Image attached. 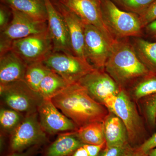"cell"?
<instances>
[{"label":"cell","mask_w":156,"mask_h":156,"mask_svg":"<svg viewBox=\"0 0 156 156\" xmlns=\"http://www.w3.org/2000/svg\"><path fill=\"white\" fill-rule=\"evenodd\" d=\"M11 9L26 14L37 21L48 22V14L44 0H0Z\"/></svg>","instance_id":"d6986e66"},{"label":"cell","mask_w":156,"mask_h":156,"mask_svg":"<svg viewBox=\"0 0 156 156\" xmlns=\"http://www.w3.org/2000/svg\"><path fill=\"white\" fill-rule=\"evenodd\" d=\"M84 24L87 60L96 69H104L115 41L109 38L94 26L84 23Z\"/></svg>","instance_id":"8fae6325"},{"label":"cell","mask_w":156,"mask_h":156,"mask_svg":"<svg viewBox=\"0 0 156 156\" xmlns=\"http://www.w3.org/2000/svg\"><path fill=\"white\" fill-rule=\"evenodd\" d=\"M156 147V132L148 139L146 140L141 145L137 147L141 151L146 154H148L150 151Z\"/></svg>","instance_id":"1f68e13d"},{"label":"cell","mask_w":156,"mask_h":156,"mask_svg":"<svg viewBox=\"0 0 156 156\" xmlns=\"http://www.w3.org/2000/svg\"><path fill=\"white\" fill-rule=\"evenodd\" d=\"M125 156H148V154H146L138 149L137 147H131L128 149Z\"/></svg>","instance_id":"e575fe53"},{"label":"cell","mask_w":156,"mask_h":156,"mask_svg":"<svg viewBox=\"0 0 156 156\" xmlns=\"http://www.w3.org/2000/svg\"><path fill=\"white\" fill-rule=\"evenodd\" d=\"M51 100L78 128L95 122H103L109 112L107 108L94 100L78 83L69 85Z\"/></svg>","instance_id":"6da1fadb"},{"label":"cell","mask_w":156,"mask_h":156,"mask_svg":"<svg viewBox=\"0 0 156 156\" xmlns=\"http://www.w3.org/2000/svg\"><path fill=\"white\" fill-rule=\"evenodd\" d=\"M48 14V30L53 44V51L73 54L66 23L54 7L51 0H44Z\"/></svg>","instance_id":"5bb4252c"},{"label":"cell","mask_w":156,"mask_h":156,"mask_svg":"<svg viewBox=\"0 0 156 156\" xmlns=\"http://www.w3.org/2000/svg\"><path fill=\"white\" fill-rule=\"evenodd\" d=\"M11 9V22L5 29L1 32L0 55L10 50L14 41L48 30V22L37 21L22 12Z\"/></svg>","instance_id":"ba28073f"},{"label":"cell","mask_w":156,"mask_h":156,"mask_svg":"<svg viewBox=\"0 0 156 156\" xmlns=\"http://www.w3.org/2000/svg\"><path fill=\"white\" fill-rule=\"evenodd\" d=\"M51 2L67 25L73 53L88 61L85 53L84 23L76 14L57 0H51Z\"/></svg>","instance_id":"9a60e30c"},{"label":"cell","mask_w":156,"mask_h":156,"mask_svg":"<svg viewBox=\"0 0 156 156\" xmlns=\"http://www.w3.org/2000/svg\"><path fill=\"white\" fill-rule=\"evenodd\" d=\"M106 146V144L101 145L84 144L83 147L87 151L88 156H98L101 151Z\"/></svg>","instance_id":"d6a6232c"},{"label":"cell","mask_w":156,"mask_h":156,"mask_svg":"<svg viewBox=\"0 0 156 156\" xmlns=\"http://www.w3.org/2000/svg\"><path fill=\"white\" fill-rule=\"evenodd\" d=\"M156 93V75L152 74L143 78L133 89L134 99L139 100Z\"/></svg>","instance_id":"d4e9b609"},{"label":"cell","mask_w":156,"mask_h":156,"mask_svg":"<svg viewBox=\"0 0 156 156\" xmlns=\"http://www.w3.org/2000/svg\"><path fill=\"white\" fill-rule=\"evenodd\" d=\"M25 115L9 107L0 110L1 134L9 137L24 119Z\"/></svg>","instance_id":"603a6c76"},{"label":"cell","mask_w":156,"mask_h":156,"mask_svg":"<svg viewBox=\"0 0 156 156\" xmlns=\"http://www.w3.org/2000/svg\"><path fill=\"white\" fill-rule=\"evenodd\" d=\"M1 100L9 108L24 115L37 112L44 99L24 81L0 85Z\"/></svg>","instance_id":"8992f818"},{"label":"cell","mask_w":156,"mask_h":156,"mask_svg":"<svg viewBox=\"0 0 156 156\" xmlns=\"http://www.w3.org/2000/svg\"><path fill=\"white\" fill-rule=\"evenodd\" d=\"M144 27L148 34L156 40V19Z\"/></svg>","instance_id":"836d02e7"},{"label":"cell","mask_w":156,"mask_h":156,"mask_svg":"<svg viewBox=\"0 0 156 156\" xmlns=\"http://www.w3.org/2000/svg\"><path fill=\"white\" fill-rule=\"evenodd\" d=\"M42 146H35L21 152L12 153L5 156H37L42 152Z\"/></svg>","instance_id":"4dcf8cb0"},{"label":"cell","mask_w":156,"mask_h":156,"mask_svg":"<svg viewBox=\"0 0 156 156\" xmlns=\"http://www.w3.org/2000/svg\"><path fill=\"white\" fill-rule=\"evenodd\" d=\"M12 11L8 6L1 3L0 5V30L2 31L5 29L11 21Z\"/></svg>","instance_id":"f1b7e54d"},{"label":"cell","mask_w":156,"mask_h":156,"mask_svg":"<svg viewBox=\"0 0 156 156\" xmlns=\"http://www.w3.org/2000/svg\"><path fill=\"white\" fill-rule=\"evenodd\" d=\"M78 138L84 144H105L103 122H95L78 128L76 131Z\"/></svg>","instance_id":"7402d4cb"},{"label":"cell","mask_w":156,"mask_h":156,"mask_svg":"<svg viewBox=\"0 0 156 156\" xmlns=\"http://www.w3.org/2000/svg\"><path fill=\"white\" fill-rule=\"evenodd\" d=\"M148 156H156V148L153 149L148 153Z\"/></svg>","instance_id":"8d00e7d4"},{"label":"cell","mask_w":156,"mask_h":156,"mask_svg":"<svg viewBox=\"0 0 156 156\" xmlns=\"http://www.w3.org/2000/svg\"><path fill=\"white\" fill-rule=\"evenodd\" d=\"M149 97L144 103L146 119L151 127L156 125V93Z\"/></svg>","instance_id":"4316f807"},{"label":"cell","mask_w":156,"mask_h":156,"mask_svg":"<svg viewBox=\"0 0 156 156\" xmlns=\"http://www.w3.org/2000/svg\"><path fill=\"white\" fill-rule=\"evenodd\" d=\"M78 83L94 100L107 108L122 89L104 69H95Z\"/></svg>","instance_id":"9c48e42d"},{"label":"cell","mask_w":156,"mask_h":156,"mask_svg":"<svg viewBox=\"0 0 156 156\" xmlns=\"http://www.w3.org/2000/svg\"><path fill=\"white\" fill-rule=\"evenodd\" d=\"M108 109L124 123L128 133V143L131 147L140 146L145 141L144 124L136 105L124 89H121Z\"/></svg>","instance_id":"277c9868"},{"label":"cell","mask_w":156,"mask_h":156,"mask_svg":"<svg viewBox=\"0 0 156 156\" xmlns=\"http://www.w3.org/2000/svg\"><path fill=\"white\" fill-rule=\"evenodd\" d=\"M80 17L84 23L99 29L108 37L114 41L104 22L100 0H57Z\"/></svg>","instance_id":"4fadbf2b"},{"label":"cell","mask_w":156,"mask_h":156,"mask_svg":"<svg viewBox=\"0 0 156 156\" xmlns=\"http://www.w3.org/2000/svg\"><path fill=\"white\" fill-rule=\"evenodd\" d=\"M50 70L43 61L30 63L27 65L23 81L33 90L38 92L40 84Z\"/></svg>","instance_id":"cb8c5ba5"},{"label":"cell","mask_w":156,"mask_h":156,"mask_svg":"<svg viewBox=\"0 0 156 156\" xmlns=\"http://www.w3.org/2000/svg\"><path fill=\"white\" fill-rule=\"evenodd\" d=\"M43 62L69 85L78 83L95 69L89 62L74 54L63 52L52 51Z\"/></svg>","instance_id":"52a82bcc"},{"label":"cell","mask_w":156,"mask_h":156,"mask_svg":"<svg viewBox=\"0 0 156 156\" xmlns=\"http://www.w3.org/2000/svg\"><path fill=\"white\" fill-rule=\"evenodd\" d=\"M72 156H88V154L83 146L79 147Z\"/></svg>","instance_id":"d590c367"},{"label":"cell","mask_w":156,"mask_h":156,"mask_svg":"<svg viewBox=\"0 0 156 156\" xmlns=\"http://www.w3.org/2000/svg\"><path fill=\"white\" fill-rule=\"evenodd\" d=\"M126 38L115 39L104 70L122 89L139 79L154 74L140 60Z\"/></svg>","instance_id":"7a4b0ae2"},{"label":"cell","mask_w":156,"mask_h":156,"mask_svg":"<svg viewBox=\"0 0 156 156\" xmlns=\"http://www.w3.org/2000/svg\"><path fill=\"white\" fill-rule=\"evenodd\" d=\"M69 84L55 72L50 69L43 79L38 92L44 99H52Z\"/></svg>","instance_id":"ffe728a7"},{"label":"cell","mask_w":156,"mask_h":156,"mask_svg":"<svg viewBox=\"0 0 156 156\" xmlns=\"http://www.w3.org/2000/svg\"><path fill=\"white\" fill-rule=\"evenodd\" d=\"M48 135L41 126L38 112L26 115L8 137L7 154L23 151L35 146L48 145L50 143Z\"/></svg>","instance_id":"5b68a950"},{"label":"cell","mask_w":156,"mask_h":156,"mask_svg":"<svg viewBox=\"0 0 156 156\" xmlns=\"http://www.w3.org/2000/svg\"><path fill=\"white\" fill-rule=\"evenodd\" d=\"M76 131L58 134L53 142L42 150L41 156H72L83 144L78 138Z\"/></svg>","instance_id":"e0dca14e"},{"label":"cell","mask_w":156,"mask_h":156,"mask_svg":"<svg viewBox=\"0 0 156 156\" xmlns=\"http://www.w3.org/2000/svg\"><path fill=\"white\" fill-rule=\"evenodd\" d=\"M58 109L51 99H44L37 111L43 130L50 135L76 131V125Z\"/></svg>","instance_id":"7c38bea8"},{"label":"cell","mask_w":156,"mask_h":156,"mask_svg":"<svg viewBox=\"0 0 156 156\" xmlns=\"http://www.w3.org/2000/svg\"><path fill=\"white\" fill-rule=\"evenodd\" d=\"M27 64L11 50L0 55V85L24 80Z\"/></svg>","instance_id":"2e32d148"},{"label":"cell","mask_w":156,"mask_h":156,"mask_svg":"<svg viewBox=\"0 0 156 156\" xmlns=\"http://www.w3.org/2000/svg\"><path fill=\"white\" fill-rule=\"evenodd\" d=\"M106 146L126 145L128 143V133L121 119L110 111L103 122Z\"/></svg>","instance_id":"ac0fdd59"},{"label":"cell","mask_w":156,"mask_h":156,"mask_svg":"<svg viewBox=\"0 0 156 156\" xmlns=\"http://www.w3.org/2000/svg\"><path fill=\"white\" fill-rule=\"evenodd\" d=\"M134 41L133 46L137 56L151 72L156 75V41L149 42L139 37Z\"/></svg>","instance_id":"44dd1931"},{"label":"cell","mask_w":156,"mask_h":156,"mask_svg":"<svg viewBox=\"0 0 156 156\" xmlns=\"http://www.w3.org/2000/svg\"><path fill=\"white\" fill-rule=\"evenodd\" d=\"M10 50L14 51L27 65L43 61L53 51V44L49 30L14 41Z\"/></svg>","instance_id":"30bf717a"},{"label":"cell","mask_w":156,"mask_h":156,"mask_svg":"<svg viewBox=\"0 0 156 156\" xmlns=\"http://www.w3.org/2000/svg\"><path fill=\"white\" fill-rule=\"evenodd\" d=\"M100 7L104 22L114 38L141 35L143 27L139 15L123 11L111 0H100Z\"/></svg>","instance_id":"3957f363"},{"label":"cell","mask_w":156,"mask_h":156,"mask_svg":"<svg viewBox=\"0 0 156 156\" xmlns=\"http://www.w3.org/2000/svg\"><path fill=\"white\" fill-rule=\"evenodd\" d=\"M131 147L129 144L112 147L105 146L101 151L98 156H125Z\"/></svg>","instance_id":"83f0119b"},{"label":"cell","mask_w":156,"mask_h":156,"mask_svg":"<svg viewBox=\"0 0 156 156\" xmlns=\"http://www.w3.org/2000/svg\"><path fill=\"white\" fill-rule=\"evenodd\" d=\"M139 17L143 27L156 19V0Z\"/></svg>","instance_id":"f546056e"},{"label":"cell","mask_w":156,"mask_h":156,"mask_svg":"<svg viewBox=\"0 0 156 156\" xmlns=\"http://www.w3.org/2000/svg\"><path fill=\"white\" fill-rule=\"evenodd\" d=\"M120 9L140 16L156 0H111Z\"/></svg>","instance_id":"484cf974"}]
</instances>
